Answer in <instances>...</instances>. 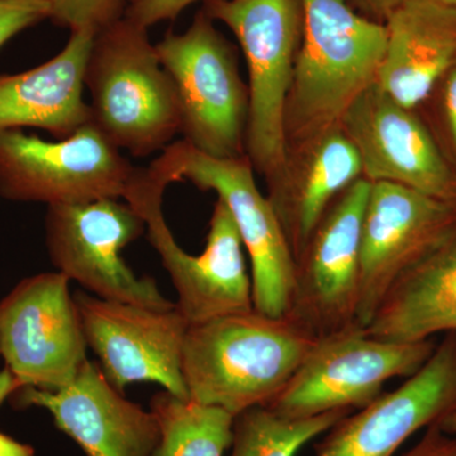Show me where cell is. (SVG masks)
Listing matches in <instances>:
<instances>
[{
	"instance_id": "cell-1",
	"label": "cell",
	"mask_w": 456,
	"mask_h": 456,
	"mask_svg": "<svg viewBox=\"0 0 456 456\" xmlns=\"http://www.w3.org/2000/svg\"><path fill=\"white\" fill-rule=\"evenodd\" d=\"M316 342L287 316L255 308L189 326L182 354L188 397L233 417L266 406Z\"/></svg>"
},
{
	"instance_id": "cell-2",
	"label": "cell",
	"mask_w": 456,
	"mask_h": 456,
	"mask_svg": "<svg viewBox=\"0 0 456 456\" xmlns=\"http://www.w3.org/2000/svg\"><path fill=\"white\" fill-rule=\"evenodd\" d=\"M303 33L287 108V143L307 142L336 128L377 82L386 25L360 16L346 0H302Z\"/></svg>"
},
{
	"instance_id": "cell-3",
	"label": "cell",
	"mask_w": 456,
	"mask_h": 456,
	"mask_svg": "<svg viewBox=\"0 0 456 456\" xmlns=\"http://www.w3.org/2000/svg\"><path fill=\"white\" fill-rule=\"evenodd\" d=\"M84 84L90 121L136 158L163 151L179 132L175 86L145 27L123 16L95 33Z\"/></svg>"
},
{
	"instance_id": "cell-4",
	"label": "cell",
	"mask_w": 456,
	"mask_h": 456,
	"mask_svg": "<svg viewBox=\"0 0 456 456\" xmlns=\"http://www.w3.org/2000/svg\"><path fill=\"white\" fill-rule=\"evenodd\" d=\"M244 51L248 71V159L269 180L288 163L285 108L303 33L302 0H206Z\"/></svg>"
},
{
	"instance_id": "cell-5",
	"label": "cell",
	"mask_w": 456,
	"mask_h": 456,
	"mask_svg": "<svg viewBox=\"0 0 456 456\" xmlns=\"http://www.w3.org/2000/svg\"><path fill=\"white\" fill-rule=\"evenodd\" d=\"M147 170L164 183L191 182L213 191L232 215L250 257L254 308L283 317L292 297L296 260L283 227L268 197L261 194L248 158L216 159L187 141L165 147Z\"/></svg>"
},
{
	"instance_id": "cell-6",
	"label": "cell",
	"mask_w": 456,
	"mask_h": 456,
	"mask_svg": "<svg viewBox=\"0 0 456 456\" xmlns=\"http://www.w3.org/2000/svg\"><path fill=\"white\" fill-rule=\"evenodd\" d=\"M155 47L175 86L183 140L212 158H244L248 86L211 18L200 12L187 31L167 32Z\"/></svg>"
},
{
	"instance_id": "cell-7",
	"label": "cell",
	"mask_w": 456,
	"mask_h": 456,
	"mask_svg": "<svg viewBox=\"0 0 456 456\" xmlns=\"http://www.w3.org/2000/svg\"><path fill=\"white\" fill-rule=\"evenodd\" d=\"M165 189L161 180L140 169L123 200L145 220L147 239L173 281L176 308L189 326L254 310L244 244L226 204H215L206 248L193 256L180 248L165 221Z\"/></svg>"
},
{
	"instance_id": "cell-8",
	"label": "cell",
	"mask_w": 456,
	"mask_h": 456,
	"mask_svg": "<svg viewBox=\"0 0 456 456\" xmlns=\"http://www.w3.org/2000/svg\"><path fill=\"white\" fill-rule=\"evenodd\" d=\"M436 345L383 340L364 327L320 338L289 383L266 406L279 415L305 419L334 411L362 410L393 378L417 373Z\"/></svg>"
},
{
	"instance_id": "cell-9",
	"label": "cell",
	"mask_w": 456,
	"mask_h": 456,
	"mask_svg": "<svg viewBox=\"0 0 456 456\" xmlns=\"http://www.w3.org/2000/svg\"><path fill=\"white\" fill-rule=\"evenodd\" d=\"M137 173L92 122L57 141L20 130L0 134V196L13 202L123 200Z\"/></svg>"
},
{
	"instance_id": "cell-10",
	"label": "cell",
	"mask_w": 456,
	"mask_h": 456,
	"mask_svg": "<svg viewBox=\"0 0 456 456\" xmlns=\"http://www.w3.org/2000/svg\"><path fill=\"white\" fill-rule=\"evenodd\" d=\"M146 232V222L117 198L47 208L46 246L53 266L93 296L152 310H173L152 278L137 277L122 250Z\"/></svg>"
},
{
	"instance_id": "cell-11",
	"label": "cell",
	"mask_w": 456,
	"mask_h": 456,
	"mask_svg": "<svg viewBox=\"0 0 456 456\" xmlns=\"http://www.w3.org/2000/svg\"><path fill=\"white\" fill-rule=\"evenodd\" d=\"M88 349L70 281L61 273L27 278L0 302V356L20 388H64Z\"/></svg>"
},
{
	"instance_id": "cell-12",
	"label": "cell",
	"mask_w": 456,
	"mask_h": 456,
	"mask_svg": "<svg viewBox=\"0 0 456 456\" xmlns=\"http://www.w3.org/2000/svg\"><path fill=\"white\" fill-rule=\"evenodd\" d=\"M370 187L360 178L345 189L296 260L285 316L317 340L359 326L360 246Z\"/></svg>"
},
{
	"instance_id": "cell-13",
	"label": "cell",
	"mask_w": 456,
	"mask_h": 456,
	"mask_svg": "<svg viewBox=\"0 0 456 456\" xmlns=\"http://www.w3.org/2000/svg\"><path fill=\"white\" fill-rule=\"evenodd\" d=\"M455 228L456 203L395 183H371L360 246V327L369 325L392 285Z\"/></svg>"
},
{
	"instance_id": "cell-14",
	"label": "cell",
	"mask_w": 456,
	"mask_h": 456,
	"mask_svg": "<svg viewBox=\"0 0 456 456\" xmlns=\"http://www.w3.org/2000/svg\"><path fill=\"white\" fill-rule=\"evenodd\" d=\"M89 349L117 391L152 382L180 399H189L182 373L188 321L178 308L152 310L107 301L93 294H74Z\"/></svg>"
},
{
	"instance_id": "cell-15",
	"label": "cell",
	"mask_w": 456,
	"mask_h": 456,
	"mask_svg": "<svg viewBox=\"0 0 456 456\" xmlns=\"http://www.w3.org/2000/svg\"><path fill=\"white\" fill-rule=\"evenodd\" d=\"M456 411V332L436 345L417 373L392 392L345 416L318 444L316 456H395L411 436Z\"/></svg>"
},
{
	"instance_id": "cell-16",
	"label": "cell",
	"mask_w": 456,
	"mask_h": 456,
	"mask_svg": "<svg viewBox=\"0 0 456 456\" xmlns=\"http://www.w3.org/2000/svg\"><path fill=\"white\" fill-rule=\"evenodd\" d=\"M411 110L374 83L351 104L340 128L355 146L369 182L395 183L456 203V176Z\"/></svg>"
},
{
	"instance_id": "cell-17",
	"label": "cell",
	"mask_w": 456,
	"mask_h": 456,
	"mask_svg": "<svg viewBox=\"0 0 456 456\" xmlns=\"http://www.w3.org/2000/svg\"><path fill=\"white\" fill-rule=\"evenodd\" d=\"M20 404L49 411L57 428L86 456H152L160 428L152 411L128 401L86 360L75 379L57 391L23 387Z\"/></svg>"
},
{
	"instance_id": "cell-18",
	"label": "cell",
	"mask_w": 456,
	"mask_h": 456,
	"mask_svg": "<svg viewBox=\"0 0 456 456\" xmlns=\"http://www.w3.org/2000/svg\"><path fill=\"white\" fill-rule=\"evenodd\" d=\"M95 33L71 32L61 53L49 61L0 77V134L35 127L62 140L90 121L84 75Z\"/></svg>"
},
{
	"instance_id": "cell-19",
	"label": "cell",
	"mask_w": 456,
	"mask_h": 456,
	"mask_svg": "<svg viewBox=\"0 0 456 456\" xmlns=\"http://www.w3.org/2000/svg\"><path fill=\"white\" fill-rule=\"evenodd\" d=\"M384 25L386 53L375 83L402 107L413 110L456 66V8L406 0Z\"/></svg>"
},
{
	"instance_id": "cell-20",
	"label": "cell",
	"mask_w": 456,
	"mask_h": 456,
	"mask_svg": "<svg viewBox=\"0 0 456 456\" xmlns=\"http://www.w3.org/2000/svg\"><path fill=\"white\" fill-rule=\"evenodd\" d=\"M301 146L305 147V155L296 173H281L269 182L268 198L294 260L303 253L336 198L362 175L358 151L341 128Z\"/></svg>"
},
{
	"instance_id": "cell-21",
	"label": "cell",
	"mask_w": 456,
	"mask_h": 456,
	"mask_svg": "<svg viewBox=\"0 0 456 456\" xmlns=\"http://www.w3.org/2000/svg\"><path fill=\"white\" fill-rule=\"evenodd\" d=\"M365 330L399 342L456 332V228L392 285Z\"/></svg>"
},
{
	"instance_id": "cell-22",
	"label": "cell",
	"mask_w": 456,
	"mask_h": 456,
	"mask_svg": "<svg viewBox=\"0 0 456 456\" xmlns=\"http://www.w3.org/2000/svg\"><path fill=\"white\" fill-rule=\"evenodd\" d=\"M151 411L160 428L152 456H224L231 448L235 417L226 411L167 391L154 395Z\"/></svg>"
},
{
	"instance_id": "cell-23",
	"label": "cell",
	"mask_w": 456,
	"mask_h": 456,
	"mask_svg": "<svg viewBox=\"0 0 456 456\" xmlns=\"http://www.w3.org/2000/svg\"><path fill=\"white\" fill-rule=\"evenodd\" d=\"M349 411H334L305 419L279 415L257 406L233 419L231 456H296L314 437L334 428Z\"/></svg>"
},
{
	"instance_id": "cell-24",
	"label": "cell",
	"mask_w": 456,
	"mask_h": 456,
	"mask_svg": "<svg viewBox=\"0 0 456 456\" xmlns=\"http://www.w3.org/2000/svg\"><path fill=\"white\" fill-rule=\"evenodd\" d=\"M50 20L71 32H98L125 16L127 0H47Z\"/></svg>"
},
{
	"instance_id": "cell-25",
	"label": "cell",
	"mask_w": 456,
	"mask_h": 456,
	"mask_svg": "<svg viewBox=\"0 0 456 456\" xmlns=\"http://www.w3.org/2000/svg\"><path fill=\"white\" fill-rule=\"evenodd\" d=\"M50 20L47 0H0V49L18 33Z\"/></svg>"
},
{
	"instance_id": "cell-26",
	"label": "cell",
	"mask_w": 456,
	"mask_h": 456,
	"mask_svg": "<svg viewBox=\"0 0 456 456\" xmlns=\"http://www.w3.org/2000/svg\"><path fill=\"white\" fill-rule=\"evenodd\" d=\"M198 0H130L125 17L137 25L149 27L163 20H174L188 5Z\"/></svg>"
},
{
	"instance_id": "cell-27",
	"label": "cell",
	"mask_w": 456,
	"mask_h": 456,
	"mask_svg": "<svg viewBox=\"0 0 456 456\" xmlns=\"http://www.w3.org/2000/svg\"><path fill=\"white\" fill-rule=\"evenodd\" d=\"M401 456H456V435L448 434L439 425H432L421 440Z\"/></svg>"
},
{
	"instance_id": "cell-28",
	"label": "cell",
	"mask_w": 456,
	"mask_h": 456,
	"mask_svg": "<svg viewBox=\"0 0 456 456\" xmlns=\"http://www.w3.org/2000/svg\"><path fill=\"white\" fill-rule=\"evenodd\" d=\"M358 7L367 12L369 16L384 20L391 16L393 12L401 7L406 0H354Z\"/></svg>"
},
{
	"instance_id": "cell-29",
	"label": "cell",
	"mask_w": 456,
	"mask_h": 456,
	"mask_svg": "<svg viewBox=\"0 0 456 456\" xmlns=\"http://www.w3.org/2000/svg\"><path fill=\"white\" fill-rule=\"evenodd\" d=\"M444 104H445L450 130H452V139H454L456 146V66L450 71L448 82L445 84Z\"/></svg>"
},
{
	"instance_id": "cell-30",
	"label": "cell",
	"mask_w": 456,
	"mask_h": 456,
	"mask_svg": "<svg viewBox=\"0 0 456 456\" xmlns=\"http://www.w3.org/2000/svg\"><path fill=\"white\" fill-rule=\"evenodd\" d=\"M0 456H33V450L0 434Z\"/></svg>"
},
{
	"instance_id": "cell-31",
	"label": "cell",
	"mask_w": 456,
	"mask_h": 456,
	"mask_svg": "<svg viewBox=\"0 0 456 456\" xmlns=\"http://www.w3.org/2000/svg\"><path fill=\"white\" fill-rule=\"evenodd\" d=\"M20 383L17 382L16 377L12 374L8 368L0 371V404L5 401L8 395H13L20 389Z\"/></svg>"
},
{
	"instance_id": "cell-32",
	"label": "cell",
	"mask_w": 456,
	"mask_h": 456,
	"mask_svg": "<svg viewBox=\"0 0 456 456\" xmlns=\"http://www.w3.org/2000/svg\"><path fill=\"white\" fill-rule=\"evenodd\" d=\"M437 425H439L444 431L448 432V434L456 435V411L450 413L448 417H445V419Z\"/></svg>"
},
{
	"instance_id": "cell-33",
	"label": "cell",
	"mask_w": 456,
	"mask_h": 456,
	"mask_svg": "<svg viewBox=\"0 0 456 456\" xmlns=\"http://www.w3.org/2000/svg\"><path fill=\"white\" fill-rule=\"evenodd\" d=\"M437 4L446 5V7L456 8V0H430Z\"/></svg>"
},
{
	"instance_id": "cell-34",
	"label": "cell",
	"mask_w": 456,
	"mask_h": 456,
	"mask_svg": "<svg viewBox=\"0 0 456 456\" xmlns=\"http://www.w3.org/2000/svg\"><path fill=\"white\" fill-rule=\"evenodd\" d=\"M127 2H130V0H127Z\"/></svg>"
}]
</instances>
